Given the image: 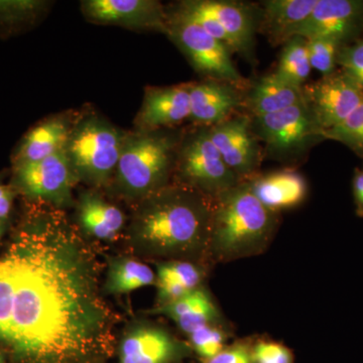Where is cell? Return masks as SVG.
I'll return each mask as SVG.
<instances>
[{
  "mask_svg": "<svg viewBox=\"0 0 363 363\" xmlns=\"http://www.w3.org/2000/svg\"><path fill=\"white\" fill-rule=\"evenodd\" d=\"M111 313L96 267L56 216L21 233L0 257V342L33 363H69L104 344Z\"/></svg>",
  "mask_w": 363,
  "mask_h": 363,
  "instance_id": "cell-1",
  "label": "cell"
},
{
  "mask_svg": "<svg viewBox=\"0 0 363 363\" xmlns=\"http://www.w3.org/2000/svg\"><path fill=\"white\" fill-rule=\"evenodd\" d=\"M213 199L184 184H169L140 201L130 240L145 257L201 264L209 255Z\"/></svg>",
  "mask_w": 363,
  "mask_h": 363,
  "instance_id": "cell-2",
  "label": "cell"
},
{
  "mask_svg": "<svg viewBox=\"0 0 363 363\" xmlns=\"http://www.w3.org/2000/svg\"><path fill=\"white\" fill-rule=\"evenodd\" d=\"M279 213L267 209L241 182L213 199L208 259L216 262L257 257L274 240Z\"/></svg>",
  "mask_w": 363,
  "mask_h": 363,
  "instance_id": "cell-3",
  "label": "cell"
},
{
  "mask_svg": "<svg viewBox=\"0 0 363 363\" xmlns=\"http://www.w3.org/2000/svg\"><path fill=\"white\" fill-rule=\"evenodd\" d=\"M182 135L168 130L126 135L114 173L117 192L142 201L169 185Z\"/></svg>",
  "mask_w": 363,
  "mask_h": 363,
  "instance_id": "cell-4",
  "label": "cell"
},
{
  "mask_svg": "<svg viewBox=\"0 0 363 363\" xmlns=\"http://www.w3.org/2000/svg\"><path fill=\"white\" fill-rule=\"evenodd\" d=\"M126 135L96 114L76 121L65 154L76 179L104 186L113 178Z\"/></svg>",
  "mask_w": 363,
  "mask_h": 363,
  "instance_id": "cell-5",
  "label": "cell"
},
{
  "mask_svg": "<svg viewBox=\"0 0 363 363\" xmlns=\"http://www.w3.org/2000/svg\"><path fill=\"white\" fill-rule=\"evenodd\" d=\"M250 118L264 157L283 164L298 162L326 140L305 100L285 111Z\"/></svg>",
  "mask_w": 363,
  "mask_h": 363,
  "instance_id": "cell-6",
  "label": "cell"
},
{
  "mask_svg": "<svg viewBox=\"0 0 363 363\" xmlns=\"http://www.w3.org/2000/svg\"><path fill=\"white\" fill-rule=\"evenodd\" d=\"M167 35L205 80L230 83L245 90L250 83L234 65L231 50L178 11L169 13Z\"/></svg>",
  "mask_w": 363,
  "mask_h": 363,
  "instance_id": "cell-7",
  "label": "cell"
},
{
  "mask_svg": "<svg viewBox=\"0 0 363 363\" xmlns=\"http://www.w3.org/2000/svg\"><path fill=\"white\" fill-rule=\"evenodd\" d=\"M175 171L179 183L194 188L211 199L241 183L222 160L206 126L182 135Z\"/></svg>",
  "mask_w": 363,
  "mask_h": 363,
  "instance_id": "cell-8",
  "label": "cell"
},
{
  "mask_svg": "<svg viewBox=\"0 0 363 363\" xmlns=\"http://www.w3.org/2000/svg\"><path fill=\"white\" fill-rule=\"evenodd\" d=\"M208 130L222 160L240 182L248 181L259 174L264 150L253 133L252 118L248 114H234Z\"/></svg>",
  "mask_w": 363,
  "mask_h": 363,
  "instance_id": "cell-9",
  "label": "cell"
},
{
  "mask_svg": "<svg viewBox=\"0 0 363 363\" xmlns=\"http://www.w3.org/2000/svg\"><path fill=\"white\" fill-rule=\"evenodd\" d=\"M303 92L324 133L342 123L363 100L362 88L341 70L303 86Z\"/></svg>",
  "mask_w": 363,
  "mask_h": 363,
  "instance_id": "cell-10",
  "label": "cell"
},
{
  "mask_svg": "<svg viewBox=\"0 0 363 363\" xmlns=\"http://www.w3.org/2000/svg\"><path fill=\"white\" fill-rule=\"evenodd\" d=\"M14 176L16 185L28 197L56 207L71 204L72 187L77 179L65 150L40 161L16 164Z\"/></svg>",
  "mask_w": 363,
  "mask_h": 363,
  "instance_id": "cell-11",
  "label": "cell"
},
{
  "mask_svg": "<svg viewBox=\"0 0 363 363\" xmlns=\"http://www.w3.org/2000/svg\"><path fill=\"white\" fill-rule=\"evenodd\" d=\"M295 35L305 39L328 38L342 45L351 44L363 35L362 0H318Z\"/></svg>",
  "mask_w": 363,
  "mask_h": 363,
  "instance_id": "cell-12",
  "label": "cell"
},
{
  "mask_svg": "<svg viewBox=\"0 0 363 363\" xmlns=\"http://www.w3.org/2000/svg\"><path fill=\"white\" fill-rule=\"evenodd\" d=\"M81 11L91 23L133 30L166 33L169 20V13L155 0H85Z\"/></svg>",
  "mask_w": 363,
  "mask_h": 363,
  "instance_id": "cell-13",
  "label": "cell"
},
{
  "mask_svg": "<svg viewBox=\"0 0 363 363\" xmlns=\"http://www.w3.org/2000/svg\"><path fill=\"white\" fill-rule=\"evenodd\" d=\"M181 6L213 16L233 40L234 54L255 60V33L259 32L257 6L233 0H187Z\"/></svg>",
  "mask_w": 363,
  "mask_h": 363,
  "instance_id": "cell-14",
  "label": "cell"
},
{
  "mask_svg": "<svg viewBox=\"0 0 363 363\" xmlns=\"http://www.w3.org/2000/svg\"><path fill=\"white\" fill-rule=\"evenodd\" d=\"M185 343L155 325L130 329L121 343V363H173L187 354Z\"/></svg>",
  "mask_w": 363,
  "mask_h": 363,
  "instance_id": "cell-15",
  "label": "cell"
},
{
  "mask_svg": "<svg viewBox=\"0 0 363 363\" xmlns=\"http://www.w3.org/2000/svg\"><path fill=\"white\" fill-rule=\"evenodd\" d=\"M245 90L230 83L204 80L191 83V116L199 126L216 125L243 108Z\"/></svg>",
  "mask_w": 363,
  "mask_h": 363,
  "instance_id": "cell-16",
  "label": "cell"
},
{
  "mask_svg": "<svg viewBox=\"0 0 363 363\" xmlns=\"http://www.w3.org/2000/svg\"><path fill=\"white\" fill-rule=\"evenodd\" d=\"M190 84L150 88L136 124L138 130H167L190 118Z\"/></svg>",
  "mask_w": 363,
  "mask_h": 363,
  "instance_id": "cell-17",
  "label": "cell"
},
{
  "mask_svg": "<svg viewBox=\"0 0 363 363\" xmlns=\"http://www.w3.org/2000/svg\"><path fill=\"white\" fill-rule=\"evenodd\" d=\"M257 200L267 209L279 213L281 210L292 209L305 201L308 194V183L305 177L288 168L257 174L245 181Z\"/></svg>",
  "mask_w": 363,
  "mask_h": 363,
  "instance_id": "cell-18",
  "label": "cell"
},
{
  "mask_svg": "<svg viewBox=\"0 0 363 363\" xmlns=\"http://www.w3.org/2000/svg\"><path fill=\"white\" fill-rule=\"evenodd\" d=\"M304 100L303 87L291 84L272 72L248 84L245 90L243 108L250 117L262 116L285 111Z\"/></svg>",
  "mask_w": 363,
  "mask_h": 363,
  "instance_id": "cell-19",
  "label": "cell"
},
{
  "mask_svg": "<svg viewBox=\"0 0 363 363\" xmlns=\"http://www.w3.org/2000/svg\"><path fill=\"white\" fill-rule=\"evenodd\" d=\"M318 0H267L260 4L259 30L274 45H284L314 11Z\"/></svg>",
  "mask_w": 363,
  "mask_h": 363,
  "instance_id": "cell-20",
  "label": "cell"
},
{
  "mask_svg": "<svg viewBox=\"0 0 363 363\" xmlns=\"http://www.w3.org/2000/svg\"><path fill=\"white\" fill-rule=\"evenodd\" d=\"M74 123L70 117L55 116L33 128L21 143L14 162L16 164L40 161L63 152Z\"/></svg>",
  "mask_w": 363,
  "mask_h": 363,
  "instance_id": "cell-21",
  "label": "cell"
},
{
  "mask_svg": "<svg viewBox=\"0 0 363 363\" xmlns=\"http://www.w3.org/2000/svg\"><path fill=\"white\" fill-rule=\"evenodd\" d=\"M156 313L173 320L180 330L188 335L203 327L218 325L220 320L216 305L203 286L175 302L157 307Z\"/></svg>",
  "mask_w": 363,
  "mask_h": 363,
  "instance_id": "cell-22",
  "label": "cell"
},
{
  "mask_svg": "<svg viewBox=\"0 0 363 363\" xmlns=\"http://www.w3.org/2000/svg\"><path fill=\"white\" fill-rule=\"evenodd\" d=\"M78 221L81 228L91 238L112 240L123 230V212L94 193H85L78 204Z\"/></svg>",
  "mask_w": 363,
  "mask_h": 363,
  "instance_id": "cell-23",
  "label": "cell"
},
{
  "mask_svg": "<svg viewBox=\"0 0 363 363\" xmlns=\"http://www.w3.org/2000/svg\"><path fill=\"white\" fill-rule=\"evenodd\" d=\"M205 272L200 264L186 260H169L157 264L156 284L157 307L175 302L201 288Z\"/></svg>",
  "mask_w": 363,
  "mask_h": 363,
  "instance_id": "cell-24",
  "label": "cell"
},
{
  "mask_svg": "<svg viewBox=\"0 0 363 363\" xmlns=\"http://www.w3.org/2000/svg\"><path fill=\"white\" fill-rule=\"evenodd\" d=\"M156 274L149 266L133 259L113 260L107 272L105 290L121 295L156 284Z\"/></svg>",
  "mask_w": 363,
  "mask_h": 363,
  "instance_id": "cell-25",
  "label": "cell"
},
{
  "mask_svg": "<svg viewBox=\"0 0 363 363\" xmlns=\"http://www.w3.org/2000/svg\"><path fill=\"white\" fill-rule=\"evenodd\" d=\"M311 70L307 39L294 35L283 45L278 67L274 72L291 84L303 87Z\"/></svg>",
  "mask_w": 363,
  "mask_h": 363,
  "instance_id": "cell-26",
  "label": "cell"
},
{
  "mask_svg": "<svg viewBox=\"0 0 363 363\" xmlns=\"http://www.w3.org/2000/svg\"><path fill=\"white\" fill-rule=\"evenodd\" d=\"M326 140L343 143L358 156L363 157V100L342 123L324 133Z\"/></svg>",
  "mask_w": 363,
  "mask_h": 363,
  "instance_id": "cell-27",
  "label": "cell"
},
{
  "mask_svg": "<svg viewBox=\"0 0 363 363\" xmlns=\"http://www.w3.org/2000/svg\"><path fill=\"white\" fill-rule=\"evenodd\" d=\"M47 2L35 0H0V26H18L35 20Z\"/></svg>",
  "mask_w": 363,
  "mask_h": 363,
  "instance_id": "cell-28",
  "label": "cell"
},
{
  "mask_svg": "<svg viewBox=\"0 0 363 363\" xmlns=\"http://www.w3.org/2000/svg\"><path fill=\"white\" fill-rule=\"evenodd\" d=\"M307 42L312 69L323 76L331 75L336 72L337 55L342 45L328 38H312L307 39Z\"/></svg>",
  "mask_w": 363,
  "mask_h": 363,
  "instance_id": "cell-29",
  "label": "cell"
},
{
  "mask_svg": "<svg viewBox=\"0 0 363 363\" xmlns=\"http://www.w3.org/2000/svg\"><path fill=\"white\" fill-rule=\"evenodd\" d=\"M189 338L196 353L204 359L209 360L224 350V343L228 336L218 325H210L193 332Z\"/></svg>",
  "mask_w": 363,
  "mask_h": 363,
  "instance_id": "cell-30",
  "label": "cell"
},
{
  "mask_svg": "<svg viewBox=\"0 0 363 363\" xmlns=\"http://www.w3.org/2000/svg\"><path fill=\"white\" fill-rule=\"evenodd\" d=\"M337 66L363 90V35L339 49Z\"/></svg>",
  "mask_w": 363,
  "mask_h": 363,
  "instance_id": "cell-31",
  "label": "cell"
},
{
  "mask_svg": "<svg viewBox=\"0 0 363 363\" xmlns=\"http://www.w3.org/2000/svg\"><path fill=\"white\" fill-rule=\"evenodd\" d=\"M250 352L252 363H294L292 352L283 344L259 341Z\"/></svg>",
  "mask_w": 363,
  "mask_h": 363,
  "instance_id": "cell-32",
  "label": "cell"
},
{
  "mask_svg": "<svg viewBox=\"0 0 363 363\" xmlns=\"http://www.w3.org/2000/svg\"><path fill=\"white\" fill-rule=\"evenodd\" d=\"M252 350L245 343H238L224 348L216 357L207 363H252Z\"/></svg>",
  "mask_w": 363,
  "mask_h": 363,
  "instance_id": "cell-33",
  "label": "cell"
},
{
  "mask_svg": "<svg viewBox=\"0 0 363 363\" xmlns=\"http://www.w3.org/2000/svg\"><path fill=\"white\" fill-rule=\"evenodd\" d=\"M353 194L357 206V213L363 215V171L357 169L353 178Z\"/></svg>",
  "mask_w": 363,
  "mask_h": 363,
  "instance_id": "cell-34",
  "label": "cell"
},
{
  "mask_svg": "<svg viewBox=\"0 0 363 363\" xmlns=\"http://www.w3.org/2000/svg\"><path fill=\"white\" fill-rule=\"evenodd\" d=\"M13 204V193L6 186L0 185V220L9 214Z\"/></svg>",
  "mask_w": 363,
  "mask_h": 363,
  "instance_id": "cell-35",
  "label": "cell"
},
{
  "mask_svg": "<svg viewBox=\"0 0 363 363\" xmlns=\"http://www.w3.org/2000/svg\"><path fill=\"white\" fill-rule=\"evenodd\" d=\"M0 363H2V360H1V358H0Z\"/></svg>",
  "mask_w": 363,
  "mask_h": 363,
  "instance_id": "cell-36",
  "label": "cell"
},
{
  "mask_svg": "<svg viewBox=\"0 0 363 363\" xmlns=\"http://www.w3.org/2000/svg\"><path fill=\"white\" fill-rule=\"evenodd\" d=\"M2 233H0V236H1Z\"/></svg>",
  "mask_w": 363,
  "mask_h": 363,
  "instance_id": "cell-37",
  "label": "cell"
}]
</instances>
